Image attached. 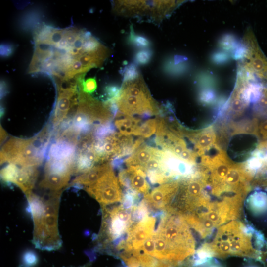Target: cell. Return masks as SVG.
<instances>
[{"label": "cell", "instance_id": "obj_1", "mask_svg": "<svg viewBox=\"0 0 267 267\" xmlns=\"http://www.w3.org/2000/svg\"><path fill=\"white\" fill-rule=\"evenodd\" d=\"M35 50L29 73H46L56 81H67L101 66L109 49L85 30L57 29L44 25L34 36Z\"/></svg>", "mask_w": 267, "mask_h": 267}, {"label": "cell", "instance_id": "obj_2", "mask_svg": "<svg viewBox=\"0 0 267 267\" xmlns=\"http://www.w3.org/2000/svg\"><path fill=\"white\" fill-rule=\"evenodd\" d=\"M62 192H49L46 197L33 193L26 197L33 221L32 243L38 249L52 251L62 246L58 224Z\"/></svg>", "mask_w": 267, "mask_h": 267}, {"label": "cell", "instance_id": "obj_3", "mask_svg": "<svg viewBox=\"0 0 267 267\" xmlns=\"http://www.w3.org/2000/svg\"><path fill=\"white\" fill-rule=\"evenodd\" d=\"M255 232L241 222L231 221L219 227L212 241L205 244L199 253L204 257L237 256L259 259L261 253L253 241Z\"/></svg>", "mask_w": 267, "mask_h": 267}, {"label": "cell", "instance_id": "obj_4", "mask_svg": "<svg viewBox=\"0 0 267 267\" xmlns=\"http://www.w3.org/2000/svg\"><path fill=\"white\" fill-rule=\"evenodd\" d=\"M155 232L163 243L166 262L177 264L194 253L195 241L183 216L168 212Z\"/></svg>", "mask_w": 267, "mask_h": 267}, {"label": "cell", "instance_id": "obj_5", "mask_svg": "<svg viewBox=\"0 0 267 267\" xmlns=\"http://www.w3.org/2000/svg\"><path fill=\"white\" fill-rule=\"evenodd\" d=\"M50 138L48 126L29 139L11 137L2 147L0 164L7 162L19 166L37 167L44 158Z\"/></svg>", "mask_w": 267, "mask_h": 267}, {"label": "cell", "instance_id": "obj_6", "mask_svg": "<svg viewBox=\"0 0 267 267\" xmlns=\"http://www.w3.org/2000/svg\"><path fill=\"white\" fill-rule=\"evenodd\" d=\"M242 206V203L232 200L215 201L195 213L183 217L189 226L205 238L215 229L237 219Z\"/></svg>", "mask_w": 267, "mask_h": 267}, {"label": "cell", "instance_id": "obj_7", "mask_svg": "<svg viewBox=\"0 0 267 267\" xmlns=\"http://www.w3.org/2000/svg\"><path fill=\"white\" fill-rule=\"evenodd\" d=\"M114 102L120 112L128 116L149 117L161 112L141 75L133 80L123 82Z\"/></svg>", "mask_w": 267, "mask_h": 267}, {"label": "cell", "instance_id": "obj_8", "mask_svg": "<svg viewBox=\"0 0 267 267\" xmlns=\"http://www.w3.org/2000/svg\"><path fill=\"white\" fill-rule=\"evenodd\" d=\"M113 9L117 14L125 16H146L153 21H159L172 7V1L166 0H118Z\"/></svg>", "mask_w": 267, "mask_h": 267}, {"label": "cell", "instance_id": "obj_9", "mask_svg": "<svg viewBox=\"0 0 267 267\" xmlns=\"http://www.w3.org/2000/svg\"><path fill=\"white\" fill-rule=\"evenodd\" d=\"M102 222L98 239L104 246L125 231L128 232L133 225L131 215L121 206L112 209L102 207Z\"/></svg>", "mask_w": 267, "mask_h": 267}, {"label": "cell", "instance_id": "obj_10", "mask_svg": "<svg viewBox=\"0 0 267 267\" xmlns=\"http://www.w3.org/2000/svg\"><path fill=\"white\" fill-rule=\"evenodd\" d=\"M84 188L102 207L121 201L123 197L118 178L112 168L95 183Z\"/></svg>", "mask_w": 267, "mask_h": 267}, {"label": "cell", "instance_id": "obj_11", "mask_svg": "<svg viewBox=\"0 0 267 267\" xmlns=\"http://www.w3.org/2000/svg\"><path fill=\"white\" fill-rule=\"evenodd\" d=\"M38 171L36 167H22L9 163L0 171V177L5 183L18 186L26 197L33 193Z\"/></svg>", "mask_w": 267, "mask_h": 267}, {"label": "cell", "instance_id": "obj_12", "mask_svg": "<svg viewBox=\"0 0 267 267\" xmlns=\"http://www.w3.org/2000/svg\"><path fill=\"white\" fill-rule=\"evenodd\" d=\"M156 219L153 217L144 218L128 231V237L124 245L127 252L138 250L145 241L153 233Z\"/></svg>", "mask_w": 267, "mask_h": 267}, {"label": "cell", "instance_id": "obj_13", "mask_svg": "<svg viewBox=\"0 0 267 267\" xmlns=\"http://www.w3.org/2000/svg\"><path fill=\"white\" fill-rule=\"evenodd\" d=\"M180 182L174 181L161 184L145 195V201L152 207L167 210L177 194Z\"/></svg>", "mask_w": 267, "mask_h": 267}, {"label": "cell", "instance_id": "obj_14", "mask_svg": "<svg viewBox=\"0 0 267 267\" xmlns=\"http://www.w3.org/2000/svg\"><path fill=\"white\" fill-rule=\"evenodd\" d=\"M146 174L139 167L129 166L119 174V182L123 185L128 187L136 192L148 193L150 186L146 179Z\"/></svg>", "mask_w": 267, "mask_h": 267}, {"label": "cell", "instance_id": "obj_15", "mask_svg": "<svg viewBox=\"0 0 267 267\" xmlns=\"http://www.w3.org/2000/svg\"><path fill=\"white\" fill-rule=\"evenodd\" d=\"M109 162L93 166L88 171L80 174L75 178L70 184L72 186H89L95 183L107 171L112 169Z\"/></svg>", "mask_w": 267, "mask_h": 267}, {"label": "cell", "instance_id": "obj_16", "mask_svg": "<svg viewBox=\"0 0 267 267\" xmlns=\"http://www.w3.org/2000/svg\"><path fill=\"white\" fill-rule=\"evenodd\" d=\"M70 174H60L53 172H44L43 178L39 183L42 188L49 192L62 191L69 185Z\"/></svg>", "mask_w": 267, "mask_h": 267}, {"label": "cell", "instance_id": "obj_17", "mask_svg": "<svg viewBox=\"0 0 267 267\" xmlns=\"http://www.w3.org/2000/svg\"><path fill=\"white\" fill-rule=\"evenodd\" d=\"M160 149L143 143L125 160L127 166H135L141 167L157 156Z\"/></svg>", "mask_w": 267, "mask_h": 267}, {"label": "cell", "instance_id": "obj_18", "mask_svg": "<svg viewBox=\"0 0 267 267\" xmlns=\"http://www.w3.org/2000/svg\"><path fill=\"white\" fill-rule=\"evenodd\" d=\"M114 124L119 133L125 136L134 134V132L142 124L138 118L126 115L119 111L115 116Z\"/></svg>", "mask_w": 267, "mask_h": 267}, {"label": "cell", "instance_id": "obj_19", "mask_svg": "<svg viewBox=\"0 0 267 267\" xmlns=\"http://www.w3.org/2000/svg\"><path fill=\"white\" fill-rule=\"evenodd\" d=\"M186 60V57L179 55L167 58L164 61L162 70L168 75H180L186 70V65L184 62Z\"/></svg>", "mask_w": 267, "mask_h": 267}, {"label": "cell", "instance_id": "obj_20", "mask_svg": "<svg viewBox=\"0 0 267 267\" xmlns=\"http://www.w3.org/2000/svg\"><path fill=\"white\" fill-rule=\"evenodd\" d=\"M250 209L255 213H259L267 210V194L263 192H256L248 200Z\"/></svg>", "mask_w": 267, "mask_h": 267}, {"label": "cell", "instance_id": "obj_21", "mask_svg": "<svg viewBox=\"0 0 267 267\" xmlns=\"http://www.w3.org/2000/svg\"><path fill=\"white\" fill-rule=\"evenodd\" d=\"M128 44L137 49L149 48L151 46V42L150 40L145 36L135 33L131 25L130 31L127 38Z\"/></svg>", "mask_w": 267, "mask_h": 267}, {"label": "cell", "instance_id": "obj_22", "mask_svg": "<svg viewBox=\"0 0 267 267\" xmlns=\"http://www.w3.org/2000/svg\"><path fill=\"white\" fill-rule=\"evenodd\" d=\"M158 118L150 119L142 123L134 133V135L148 138L156 132Z\"/></svg>", "mask_w": 267, "mask_h": 267}, {"label": "cell", "instance_id": "obj_23", "mask_svg": "<svg viewBox=\"0 0 267 267\" xmlns=\"http://www.w3.org/2000/svg\"><path fill=\"white\" fill-rule=\"evenodd\" d=\"M153 51L150 48L137 49L134 55V63L138 65L148 64L153 57Z\"/></svg>", "mask_w": 267, "mask_h": 267}, {"label": "cell", "instance_id": "obj_24", "mask_svg": "<svg viewBox=\"0 0 267 267\" xmlns=\"http://www.w3.org/2000/svg\"><path fill=\"white\" fill-rule=\"evenodd\" d=\"M123 82L133 80L137 78L140 74L134 63H131L125 66L123 72Z\"/></svg>", "mask_w": 267, "mask_h": 267}, {"label": "cell", "instance_id": "obj_25", "mask_svg": "<svg viewBox=\"0 0 267 267\" xmlns=\"http://www.w3.org/2000/svg\"><path fill=\"white\" fill-rule=\"evenodd\" d=\"M97 88V83L95 78H89L84 81L82 85V89L86 93L94 92Z\"/></svg>", "mask_w": 267, "mask_h": 267}, {"label": "cell", "instance_id": "obj_26", "mask_svg": "<svg viewBox=\"0 0 267 267\" xmlns=\"http://www.w3.org/2000/svg\"><path fill=\"white\" fill-rule=\"evenodd\" d=\"M120 89L117 85H109L106 87L105 92L108 95V100H115L118 97Z\"/></svg>", "mask_w": 267, "mask_h": 267}, {"label": "cell", "instance_id": "obj_27", "mask_svg": "<svg viewBox=\"0 0 267 267\" xmlns=\"http://www.w3.org/2000/svg\"><path fill=\"white\" fill-rule=\"evenodd\" d=\"M212 142V136L209 134H203L199 136L197 140V145L199 147L204 148L209 146Z\"/></svg>", "mask_w": 267, "mask_h": 267}, {"label": "cell", "instance_id": "obj_28", "mask_svg": "<svg viewBox=\"0 0 267 267\" xmlns=\"http://www.w3.org/2000/svg\"><path fill=\"white\" fill-rule=\"evenodd\" d=\"M13 48L9 44H2L0 46V55L2 57H7L12 54Z\"/></svg>", "mask_w": 267, "mask_h": 267}, {"label": "cell", "instance_id": "obj_29", "mask_svg": "<svg viewBox=\"0 0 267 267\" xmlns=\"http://www.w3.org/2000/svg\"><path fill=\"white\" fill-rule=\"evenodd\" d=\"M37 258L34 254L30 253L25 255V261L26 264H33L36 262Z\"/></svg>", "mask_w": 267, "mask_h": 267}, {"label": "cell", "instance_id": "obj_30", "mask_svg": "<svg viewBox=\"0 0 267 267\" xmlns=\"http://www.w3.org/2000/svg\"><path fill=\"white\" fill-rule=\"evenodd\" d=\"M6 133L5 131L0 126V142H3L5 139Z\"/></svg>", "mask_w": 267, "mask_h": 267}, {"label": "cell", "instance_id": "obj_31", "mask_svg": "<svg viewBox=\"0 0 267 267\" xmlns=\"http://www.w3.org/2000/svg\"><path fill=\"white\" fill-rule=\"evenodd\" d=\"M91 267V264L90 263H88L87 264H86L82 267Z\"/></svg>", "mask_w": 267, "mask_h": 267}]
</instances>
